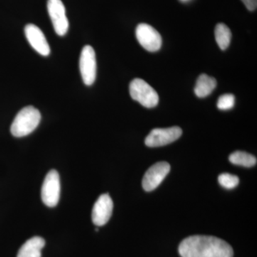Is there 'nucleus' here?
Returning <instances> with one entry per match:
<instances>
[{
	"label": "nucleus",
	"instance_id": "1",
	"mask_svg": "<svg viewBox=\"0 0 257 257\" xmlns=\"http://www.w3.org/2000/svg\"><path fill=\"white\" fill-rule=\"evenodd\" d=\"M182 257H233L231 246L215 236L194 235L186 238L179 246Z\"/></svg>",
	"mask_w": 257,
	"mask_h": 257
},
{
	"label": "nucleus",
	"instance_id": "2",
	"mask_svg": "<svg viewBox=\"0 0 257 257\" xmlns=\"http://www.w3.org/2000/svg\"><path fill=\"white\" fill-rule=\"evenodd\" d=\"M41 121L40 111L32 106L24 107L19 111L11 125L10 131L15 138L28 136L36 130Z\"/></svg>",
	"mask_w": 257,
	"mask_h": 257
},
{
	"label": "nucleus",
	"instance_id": "3",
	"mask_svg": "<svg viewBox=\"0 0 257 257\" xmlns=\"http://www.w3.org/2000/svg\"><path fill=\"white\" fill-rule=\"evenodd\" d=\"M130 93L134 100L147 108L155 107L159 95L155 89L142 79H135L130 84Z\"/></svg>",
	"mask_w": 257,
	"mask_h": 257
},
{
	"label": "nucleus",
	"instance_id": "4",
	"mask_svg": "<svg viewBox=\"0 0 257 257\" xmlns=\"http://www.w3.org/2000/svg\"><path fill=\"white\" fill-rule=\"evenodd\" d=\"M42 200L49 207H55L60 197V179L58 172L55 170L47 174L41 190Z\"/></svg>",
	"mask_w": 257,
	"mask_h": 257
},
{
	"label": "nucleus",
	"instance_id": "5",
	"mask_svg": "<svg viewBox=\"0 0 257 257\" xmlns=\"http://www.w3.org/2000/svg\"><path fill=\"white\" fill-rule=\"evenodd\" d=\"M79 70L86 85L91 86L94 84L96 76V54L90 45L83 47L79 58Z\"/></svg>",
	"mask_w": 257,
	"mask_h": 257
},
{
	"label": "nucleus",
	"instance_id": "6",
	"mask_svg": "<svg viewBox=\"0 0 257 257\" xmlns=\"http://www.w3.org/2000/svg\"><path fill=\"white\" fill-rule=\"evenodd\" d=\"M47 10L56 33L64 36L68 32L69 21L63 3L61 0H48Z\"/></svg>",
	"mask_w": 257,
	"mask_h": 257
},
{
	"label": "nucleus",
	"instance_id": "7",
	"mask_svg": "<svg viewBox=\"0 0 257 257\" xmlns=\"http://www.w3.org/2000/svg\"><path fill=\"white\" fill-rule=\"evenodd\" d=\"M182 135V128L179 126L155 128L145 139V145L149 147L165 146L178 140Z\"/></svg>",
	"mask_w": 257,
	"mask_h": 257
},
{
	"label": "nucleus",
	"instance_id": "8",
	"mask_svg": "<svg viewBox=\"0 0 257 257\" xmlns=\"http://www.w3.org/2000/svg\"><path fill=\"white\" fill-rule=\"evenodd\" d=\"M136 37L139 43L149 52H157L162 47L160 34L153 27L147 24H140L136 29Z\"/></svg>",
	"mask_w": 257,
	"mask_h": 257
},
{
	"label": "nucleus",
	"instance_id": "9",
	"mask_svg": "<svg viewBox=\"0 0 257 257\" xmlns=\"http://www.w3.org/2000/svg\"><path fill=\"white\" fill-rule=\"evenodd\" d=\"M170 171V164L166 162H157L152 165L144 176L143 189L147 192L155 190L163 182Z\"/></svg>",
	"mask_w": 257,
	"mask_h": 257
},
{
	"label": "nucleus",
	"instance_id": "10",
	"mask_svg": "<svg viewBox=\"0 0 257 257\" xmlns=\"http://www.w3.org/2000/svg\"><path fill=\"white\" fill-rule=\"evenodd\" d=\"M112 199L108 194H101L98 198L92 209V219L96 226H104L109 221L112 214Z\"/></svg>",
	"mask_w": 257,
	"mask_h": 257
},
{
	"label": "nucleus",
	"instance_id": "11",
	"mask_svg": "<svg viewBox=\"0 0 257 257\" xmlns=\"http://www.w3.org/2000/svg\"><path fill=\"white\" fill-rule=\"evenodd\" d=\"M27 40L37 53L44 57L50 54V47L43 32L36 25L29 24L25 28Z\"/></svg>",
	"mask_w": 257,
	"mask_h": 257
},
{
	"label": "nucleus",
	"instance_id": "12",
	"mask_svg": "<svg viewBox=\"0 0 257 257\" xmlns=\"http://www.w3.org/2000/svg\"><path fill=\"white\" fill-rule=\"evenodd\" d=\"M45 241L40 236L28 239L19 250L17 257H42V250Z\"/></svg>",
	"mask_w": 257,
	"mask_h": 257
},
{
	"label": "nucleus",
	"instance_id": "13",
	"mask_svg": "<svg viewBox=\"0 0 257 257\" xmlns=\"http://www.w3.org/2000/svg\"><path fill=\"white\" fill-rule=\"evenodd\" d=\"M216 87V79L209 77L207 74H202L199 76L195 88L194 93L199 98H204L209 96Z\"/></svg>",
	"mask_w": 257,
	"mask_h": 257
},
{
	"label": "nucleus",
	"instance_id": "14",
	"mask_svg": "<svg viewBox=\"0 0 257 257\" xmlns=\"http://www.w3.org/2000/svg\"><path fill=\"white\" fill-rule=\"evenodd\" d=\"M214 33L218 46L221 50H226L229 46L231 40V32L230 29L224 24L219 23L216 25Z\"/></svg>",
	"mask_w": 257,
	"mask_h": 257
},
{
	"label": "nucleus",
	"instance_id": "15",
	"mask_svg": "<svg viewBox=\"0 0 257 257\" xmlns=\"http://www.w3.org/2000/svg\"><path fill=\"white\" fill-rule=\"evenodd\" d=\"M230 162L233 165L251 167L256 165V158L251 154L241 151H236L231 154L229 157Z\"/></svg>",
	"mask_w": 257,
	"mask_h": 257
},
{
	"label": "nucleus",
	"instance_id": "16",
	"mask_svg": "<svg viewBox=\"0 0 257 257\" xmlns=\"http://www.w3.org/2000/svg\"><path fill=\"white\" fill-rule=\"evenodd\" d=\"M219 183L225 189H231L237 187L239 183V177L237 176L231 175L229 173H223L218 178Z\"/></svg>",
	"mask_w": 257,
	"mask_h": 257
},
{
	"label": "nucleus",
	"instance_id": "17",
	"mask_svg": "<svg viewBox=\"0 0 257 257\" xmlns=\"http://www.w3.org/2000/svg\"><path fill=\"white\" fill-rule=\"evenodd\" d=\"M234 95L231 94H226L219 96L217 101V107L221 110H229L234 107Z\"/></svg>",
	"mask_w": 257,
	"mask_h": 257
},
{
	"label": "nucleus",
	"instance_id": "18",
	"mask_svg": "<svg viewBox=\"0 0 257 257\" xmlns=\"http://www.w3.org/2000/svg\"><path fill=\"white\" fill-rule=\"evenodd\" d=\"M246 9L249 11H254L257 8V0H241Z\"/></svg>",
	"mask_w": 257,
	"mask_h": 257
}]
</instances>
